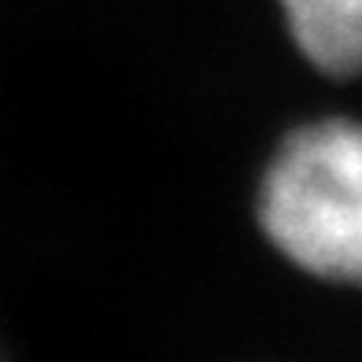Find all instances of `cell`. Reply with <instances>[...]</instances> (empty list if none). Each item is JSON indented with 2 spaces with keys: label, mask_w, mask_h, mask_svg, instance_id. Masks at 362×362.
<instances>
[{
  "label": "cell",
  "mask_w": 362,
  "mask_h": 362,
  "mask_svg": "<svg viewBox=\"0 0 362 362\" xmlns=\"http://www.w3.org/2000/svg\"><path fill=\"white\" fill-rule=\"evenodd\" d=\"M285 37L310 71L362 81V0H274Z\"/></svg>",
  "instance_id": "7a4b0ae2"
},
{
  "label": "cell",
  "mask_w": 362,
  "mask_h": 362,
  "mask_svg": "<svg viewBox=\"0 0 362 362\" xmlns=\"http://www.w3.org/2000/svg\"><path fill=\"white\" fill-rule=\"evenodd\" d=\"M255 226L296 274L362 292V115H307L277 137L255 181Z\"/></svg>",
  "instance_id": "6da1fadb"
}]
</instances>
